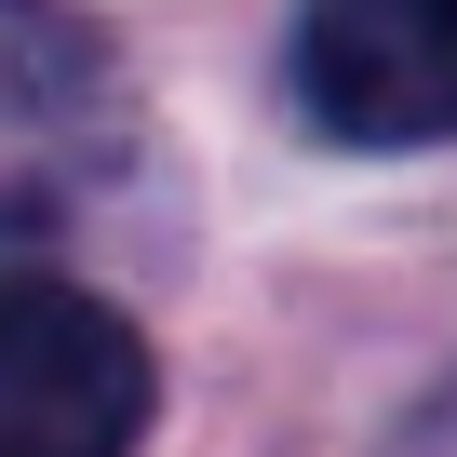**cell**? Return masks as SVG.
<instances>
[{"mask_svg": "<svg viewBox=\"0 0 457 457\" xmlns=\"http://www.w3.org/2000/svg\"><path fill=\"white\" fill-rule=\"evenodd\" d=\"M148 350L108 296L28 270L0 296V457H135Z\"/></svg>", "mask_w": 457, "mask_h": 457, "instance_id": "cell-1", "label": "cell"}, {"mask_svg": "<svg viewBox=\"0 0 457 457\" xmlns=\"http://www.w3.org/2000/svg\"><path fill=\"white\" fill-rule=\"evenodd\" d=\"M296 108L337 148H444L457 135V0H310Z\"/></svg>", "mask_w": 457, "mask_h": 457, "instance_id": "cell-2", "label": "cell"}, {"mask_svg": "<svg viewBox=\"0 0 457 457\" xmlns=\"http://www.w3.org/2000/svg\"><path fill=\"white\" fill-rule=\"evenodd\" d=\"M403 457H457V390H444V403H417V430H403Z\"/></svg>", "mask_w": 457, "mask_h": 457, "instance_id": "cell-3", "label": "cell"}]
</instances>
